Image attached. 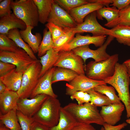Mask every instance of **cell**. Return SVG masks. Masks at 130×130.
<instances>
[{
    "label": "cell",
    "mask_w": 130,
    "mask_h": 130,
    "mask_svg": "<svg viewBox=\"0 0 130 130\" xmlns=\"http://www.w3.org/2000/svg\"><path fill=\"white\" fill-rule=\"evenodd\" d=\"M90 3L96 2L104 6H108L112 3V0H89Z\"/></svg>",
    "instance_id": "46"
},
{
    "label": "cell",
    "mask_w": 130,
    "mask_h": 130,
    "mask_svg": "<svg viewBox=\"0 0 130 130\" xmlns=\"http://www.w3.org/2000/svg\"><path fill=\"white\" fill-rule=\"evenodd\" d=\"M78 123L102 125L104 123L97 107L91 102L70 103L63 107Z\"/></svg>",
    "instance_id": "2"
},
{
    "label": "cell",
    "mask_w": 130,
    "mask_h": 130,
    "mask_svg": "<svg viewBox=\"0 0 130 130\" xmlns=\"http://www.w3.org/2000/svg\"><path fill=\"white\" fill-rule=\"evenodd\" d=\"M55 67H53L39 78L38 82L29 98H33L40 94H45L57 98L58 96L54 92L52 87V77Z\"/></svg>",
    "instance_id": "15"
},
{
    "label": "cell",
    "mask_w": 130,
    "mask_h": 130,
    "mask_svg": "<svg viewBox=\"0 0 130 130\" xmlns=\"http://www.w3.org/2000/svg\"><path fill=\"white\" fill-rule=\"evenodd\" d=\"M0 130H10L4 125L0 122Z\"/></svg>",
    "instance_id": "50"
},
{
    "label": "cell",
    "mask_w": 130,
    "mask_h": 130,
    "mask_svg": "<svg viewBox=\"0 0 130 130\" xmlns=\"http://www.w3.org/2000/svg\"><path fill=\"white\" fill-rule=\"evenodd\" d=\"M26 27L25 23L13 12L0 17V34L6 35L11 30L18 29L24 30Z\"/></svg>",
    "instance_id": "17"
},
{
    "label": "cell",
    "mask_w": 130,
    "mask_h": 130,
    "mask_svg": "<svg viewBox=\"0 0 130 130\" xmlns=\"http://www.w3.org/2000/svg\"><path fill=\"white\" fill-rule=\"evenodd\" d=\"M16 68L12 64L0 61V77L3 76Z\"/></svg>",
    "instance_id": "40"
},
{
    "label": "cell",
    "mask_w": 130,
    "mask_h": 130,
    "mask_svg": "<svg viewBox=\"0 0 130 130\" xmlns=\"http://www.w3.org/2000/svg\"><path fill=\"white\" fill-rule=\"evenodd\" d=\"M97 18L96 11L90 13L85 18L82 23L77 24L73 28L74 32L76 34L89 32L91 33L94 36L110 35L111 33L110 29H107L101 26L97 21Z\"/></svg>",
    "instance_id": "8"
},
{
    "label": "cell",
    "mask_w": 130,
    "mask_h": 130,
    "mask_svg": "<svg viewBox=\"0 0 130 130\" xmlns=\"http://www.w3.org/2000/svg\"><path fill=\"white\" fill-rule=\"evenodd\" d=\"M119 24L130 25V4L119 11Z\"/></svg>",
    "instance_id": "38"
},
{
    "label": "cell",
    "mask_w": 130,
    "mask_h": 130,
    "mask_svg": "<svg viewBox=\"0 0 130 130\" xmlns=\"http://www.w3.org/2000/svg\"><path fill=\"white\" fill-rule=\"evenodd\" d=\"M103 6L97 2L89 3L72 9L68 13L79 24L83 22L85 18L89 14Z\"/></svg>",
    "instance_id": "19"
},
{
    "label": "cell",
    "mask_w": 130,
    "mask_h": 130,
    "mask_svg": "<svg viewBox=\"0 0 130 130\" xmlns=\"http://www.w3.org/2000/svg\"><path fill=\"white\" fill-rule=\"evenodd\" d=\"M16 113L22 130H30L32 124L34 121L32 117L26 116L18 110Z\"/></svg>",
    "instance_id": "37"
},
{
    "label": "cell",
    "mask_w": 130,
    "mask_h": 130,
    "mask_svg": "<svg viewBox=\"0 0 130 130\" xmlns=\"http://www.w3.org/2000/svg\"><path fill=\"white\" fill-rule=\"evenodd\" d=\"M107 36H94L89 35H82L80 33H77L69 43L61 49L59 52L72 50L77 47L90 44H93L96 47H100L105 42Z\"/></svg>",
    "instance_id": "14"
},
{
    "label": "cell",
    "mask_w": 130,
    "mask_h": 130,
    "mask_svg": "<svg viewBox=\"0 0 130 130\" xmlns=\"http://www.w3.org/2000/svg\"><path fill=\"white\" fill-rule=\"evenodd\" d=\"M118 60V55L116 54L110 55L104 61L98 62L91 61L85 66L86 76L93 80L104 81L113 75Z\"/></svg>",
    "instance_id": "4"
},
{
    "label": "cell",
    "mask_w": 130,
    "mask_h": 130,
    "mask_svg": "<svg viewBox=\"0 0 130 130\" xmlns=\"http://www.w3.org/2000/svg\"><path fill=\"white\" fill-rule=\"evenodd\" d=\"M97 18L103 20V18L106 20L107 22L104 26L111 28L119 24V11L116 7L104 6L96 11Z\"/></svg>",
    "instance_id": "20"
},
{
    "label": "cell",
    "mask_w": 130,
    "mask_h": 130,
    "mask_svg": "<svg viewBox=\"0 0 130 130\" xmlns=\"http://www.w3.org/2000/svg\"><path fill=\"white\" fill-rule=\"evenodd\" d=\"M6 35L13 40L19 47L25 50L33 59L34 60H38L30 47L22 38L19 29H15L10 30Z\"/></svg>",
    "instance_id": "27"
},
{
    "label": "cell",
    "mask_w": 130,
    "mask_h": 130,
    "mask_svg": "<svg viewBox=\"0 0 130 130\" xmlns=\"http://www.w3.org/2000/svg\"><path fill=\"white\" fill-rule=\"evenodd\" d=\"M61 107L57 98L48 96L32 117L34 121L49 128L54 127L58 122Z\"/></svg>",
    "instance_id": "3"
},
{
    "label": "cell",
    "mask_w": 130,
    "mask_h": 130,
    "mask_svg": "<svg viewBox=\"0 0 130 130\" xmlns=\"http://www.w3.org/2000/svg\"><path fill=\"white\" fill-rule=\"evenodd\" d=\"M110 35L120 44L130 46V25L119 24L110 29Z\"/></svg>",
    "instance_id": "23"
},
{
    "label": "cell",
    "mask_w": 130,
    "mask_h": 130,
    "mask_svg": "<svg viewBox=\"0 0 130 130\" xmlns=\"http://www.w3.org/2000/svg\"><path fill=\"white\" fill-rule=\"evenodd\" d=\"M73 28H70L66 30L65 33L54 42L53 49L59 52L60 50L69 43L75 37L76 34Z\"/></svg>",
    "instance_id": "33"
},
{
    "label": "cell",
    "mask_w": 130,
    "mask_h": 130,
    "mask_svg": "<svg viewBox=\"0 0 130 130\" xmlns=\"http://www.w3.org/2000/svg\"><path fill=\"white\" fill-rule=\"evenodd\" d=\"M45 26L50 32L54 42L66 32L61 28L52 23L47 22Z\"/></svg>",
    "instance_id": "36"
},
{
    "label": "cell",
    "mask_w": 130,
    "mask_h": 130,
    "mask_svg": "<svg viewBox=\"0 0 130 130\" xmlns=\"http://www.w3.org/2000/svg\"><path fill=\"white\" fill-rule=\"evenodd\" d=\"M11 7L13 13L22 20L26 26H38V9L33 0H12Z\"/></svg>",
    "instance_id": "5"
},
{
    "label": "cell",
    "mask_w": 130,
    "mask_h": 130,
    "mask_svg": "<svg viewBox=\"0 0 130 130\" xmlns=\"http://www.w3.org/2000/svg\"><path fill=\"white\" fill-rule=\"evenodd\" d=\"M84 92L81 91H76L70 96V98L72 100L75 99L77 101L78 104H84L83 100Z\"/></svg>",
    "instance_id": "43"
},
{
    "label": "cell",
    "mask_w": 130,
    "mask_h": 130,
    "mask_svg": "<svg viewBox=\"0 0 130 130\" xmlns=\"http://www.w3.org/2000/svg\"><path fill=\"white\" fill-rule=\"evenodd\" d=\"M38 9L39 22L43 24L47 22L51 11L53 0H33Z\"/></svg>",
    "instance_id": "26"
},
{
    "label": "cell",
    "mask_w": 130,
    "mask_h": 130,
    "mask_svg": "<svg viewBox=\"0 0 130 130\" xmlns=\"http://www.w3.org/2000/svg\"><path fill=\"white\" fill-rule=\"evenodd\" d=\"M123 63L126 67L130 77V58L124 61Z\"/></svg>",
    "instance_id": "48"
},
{
    "label": "cell",
    "mask_w": 130,
    "mask_h": 130,
    "mask_svg": "<svg viewBox=\"0 0 130 130\" xmlns=\"http://www.w3.org/2000/svg\"><path fill=\"white\" fill-rule=\"evenodd\" d=\"M55 2L68 13L72 9L89 3L86 0H55Z\"/></svg>",
    "instance_id": "35"
},
{
    "label": "cell",
    "mask_w": 130,
    "mask_h": 130,
    "mask_svg": "<svg viewBox=\"0 0 130 130\" xmlns=\"http://www.w3.org/2000/svg\"><path fill=\"white\" fill-rule=\"evenodd\" d=\"M127 125V123L125 122L117 125H112L104 123L103 126L105 130H121Z\"/></svg>",
    "instance_id": "44"
},
{
    "label": "cell",
    "mask_w": 130,
    "mask_h": 130,
    "mask_svg": "<svg viewBox=\"0 0 130 130\" xmlns=\"http://www.w3.org/2000/svg\"><path fill=\"white\" fill-rule=\"evenodd\" d=\"M106 84L104 81L90 78L85 74L78 75L66 85V94L70 96L78 91L87 92L99 85Z\"/></svg>",
    "instance_id": "12"
},
{
    "label": "cell",
    "mask_w": 130,
    "mask_h": 130,
    "mask_svg": "<svg viewBox=\"0 0 130 130\" xmlns=\"http://www.w3.org/2000/svg\"><path fill=\"white\" fill-rule=\"evenodd\" d=\"M58 52L52 49L47 51L45 55L39 58L42 65L39 78L54 67L58 59Z\"/></svg>",
    "instance_id": "25"
},
{
    "label": "cell",
    "mask_w": 130,
    "mask_h": 130,
    "mask_svg": "<svg viewBox=\"0 0 130 130\" xmlns=\"http://www.w3.org/2000/svg\"><path fill=\"white\" fill-rule=\"evenodd\" d=\"M104 81L111 85L117 91L118 96L125 107L127 117L130 118V77L125 66L123 63H117L113 75Z\"/></svg>",
    "instance_id": "1"
},
{
    "label": "cell",
    "mask_w": 130,
    "mask_h": 130,
    "mask_svg": "<svg viewBox=\"0 0 130 130\" xmlns=\"http://www.w3.org/2000/svg\"><path fill=\"white\" fill-rule=\"evenodd\" d=\"M30 130H49V128L34 121L31 125Z\"/></svg>",
    "instance_id": "45"
},
{
    "label": "cell",
    "mask_w": 130,
    "mask_h": 130,
    "mask_svg": "<svg viewBox=\"0 0 130 130\" xmlns=\"http://www.w3.org/2000/svg\"><path fill=\"white\" fill-rule=\"evenodd\" d=\"M0 60L15 65L16 69L23 73L35 61L24 50L16 52L0 51Z\"/></svg>",
    "instance_id": "11"
},
{
    "label": "cell",
    "mask_w": 130,
    "mask_h": 130,
    "mask_svg": "<svg viewBox=\"0 0 130 130\" xmlns=\"http://www.w3.org/2000/svg\"><path fill=\"white\" fill-rule=\"evenodd\" d=\"M78 75L77 72L70 69L55 67L52 75V83L53 84L62 81L69 82Z\"/></svg>",
    "instance_id": "28"
},
{
    "label": "cell",
    "mask_w": 130,
    "mask_h": 130,
    "mask_svg": "<svg viewBox=\"0 0 130 130\" xmlns=\"http://www.w3.org/2000/svg\"><path fill=\"white\" fill-rule=\"evenodd\" d=\"M7 89L5 85L0 80V94L4 92Z\"/></svg>",
    "instance_id": "49"
},
{
    "label": "cell",
    "mask_w": 130,
    "mask_h": 130,
    "mask_svg": "<svg viewBox=\"0 0 130 130\" xmlns=\"http://www.w3.org/2000/svg\"><path fill=\"white\" fill-rule=\"evenodd\" d=\"M100 130H105L104 129L103 127H101Z\"/></svg>",
    "instance_id": "52"
},
{
    "label": "cell",
    "mask_w": 130,
    "mask_h": 130,
    "mask_svg": "<svg viewBox=\"0 0 130 130\" xmlns=\"http://www.w3.org/2000/svg\"><path fill=\"white\" fill-rule=\"evenodd\" d=\"M47 22L53 23L65 31L75 28L77 25L69 13L55 1L52 4L51 11Z\"/></svg>",
    "instance_id": "10"
},
{
    "label": "cell",
    "mask_w": 130,
    "mask_h": 130,
    "mask_svg": "<svg viewBox=\"0 0 130 130\" xmlns=\"http://www.w3.org/2000/svg\"><path fill=\"white\" fill-rule=\"evenodd\" d=\"M126 121L127 123L130 124V118H128V119L126 120Z\"/></svg>",
    "instance_id": "51"
},
{
    "label": "cell",
    "mask_w": 130,
    "mask_h": 130,
    "mask_svg": "<svg viewBox=\"0 0 130 130\" xmlns=\"http://www.w3.org/2000/svg\"><path fill=\"white\" fill-rule=\"evenodd\" d=\"M22 49L6 35L0 34V51L16 52Z\"/></svg>",
    "instance_id": "34"
},
{
    "label": "cell",
    "mask_w": 130,
    "mask_h": 130,
    "mask_svg": "<svg viewBox=\"0 0 130 130\" xmlns=\"http://www.w3.org/2000/svg\"><path fill=\"white\" fill-rule=\"evenodd\" d=\"M93 89L107 97L112 104H118L122 102L116 95L114 88L112 86H108L107 84H101L97 86Z\"/></svg>",
    "instance_id": "31"
},
{
    "label": "cell",
    "mask_w": 130,
    "mask_h": 130,
    "mask_svg": "<svg viewBox=\"0 0 130 130\" xmlns=\"http://www.w3.org/2000/svg\"><path fill=\"white\" fill-rule=\"evenodd\" d=\"M87 92L91 96V99L90 102L97 107L108 106L112 104L110 99L106 96L95 91L93 89Z\"/></svg>",
    "instance_id": "32"
},
{
    "label": "cell",
    "mask_w": 130,
    "mask_h": 130,
    "mask_svg": "<svg viewBox=\"0 0 130 130\" xmlns=\"http://www.w3.org/2000/svg\"><path fill=\"white\" fill-rule=\"evenodd\" d=\"M41 69L40 60L38 59L23 73L20 87L17 92L20 98H29L38 82Z\"/></svg>",
    "instance_id": "6"
},
{
    "label": "cell",
    "mask_w": 130,
    "mask_h": 130,
    "mask_svg": "<svg viewBox=\"0 0 130 130\" xmlns=\"http://www.w3.org/2000/svg\"><path fill=\"white\" fill-rule=\"evenodd\" d=\"M20 98L16 92L8 89L0 94V114H4L11 110H17Z\"/></svg>",
    "instance_id": "18"
},
{
    "label": "cell",
    "mask_w": 130,
    "mask_h": 130,
    "mask_svg": "<svg viewBox=\"0 0 130 130\" xmlns=\"http://www.w3.org/2000/svg\"><path fill=\"white\" fill-rule=\"evenodd\" d=\"M54 67L69 69L78 75L85 74V66L83 59L72 50L59 52L58 59Z\"/></svg>",
    "instance_id": "9"
},
{
    "label": "cell",
    "mask_w": 130,
    "mask_h": 130,
    "mask_svg": "<svg viewBox=\"0 0 130 130\" xmlns=\"http://www.w3.org/2000/svg\"><path fill=\"white\" fill-rule=\"evenodd\" d=\"M34 28L31 26H27L26 29L20 30V32L23 39L28 45L35 54L38 53L42 39L39 32H37L35 35L33 34L32 31Z\"/></svg>",
    "instance_id": "22"
},
{
    "label": "cell",
    "mask_w": 130,
    "mask_h": 130,
    "mask_svg": "<svg viewBox=\"0 0 130 130\" xmlns=\"http://www.w3.org/2000/svg\"><path fill=\"white\" fill-rule=\"evenodd\" d=\"M48 96L38 95L31 98H20L17 103V110L24 115L32 117L41 107Z\"/></svg>",
    "instance_id": "13"
},
{
    "label": "cell",
    "mask_w": 130,
    "mask_h": 130,
    "mask_svg": "<svg viewBox=\"0 0 130 130\" xmlns=\"http://www.w3.org/2000/svg\"><path fill=\"white\" fill-rule=\"evenodd\" d=\"M91 99V97L90 95L87 92H85L83 100L84 104L90 102Z\"/></svg>",
    "instance_id": "47"
},
{
    "label": "cell",
    "mask_w": 130,
    "mask_h": 130,
    "mask_svg": "<svg viewBox=\"0 0 130 130\" xmlns=\"http://www.w3.org/2000/svg\"><path fill=\"white\" fill-rule=\"evenodd\" d=\"M114 38L112 36H108L103 44L95 50L90 49L89 45H87L77 47L72 50L75 54L82 58L85 66L86 60L89 58H93L96 62L104 61L108 59L110 55L106 52V49Z\"/></svg>",
    "instance_id": "7"
},
{
    "label": "cell",
    "mask_w": 130,
    "mask_h": 130,
    "mask_svg": "<svg viewBox=\"0 0 130 130\" xmlns=\"http://www.w3.org/2000/svg\"><path fill=\"white\" fill-rule=\"evenodd\" d=\"M12 0H3L0 3V16L12 13L11 7Z\"/></svg>",
    "instance_id": "39"
},
{
    "label": "cell",
    "mask_w": 130,
    "mask_h": 130,
    "mask_svg": "<svg viewBox=\"0 0 130 130\" xmlns=\"http://www.w3.org/2000/svg\"><path fill=\"white\" fill-rule=\"evenodd\" d=\"M77 122L63 107L60 110L58 122L56 125L49 128V130H71Z\"/></svg>",
    "instance_id": "24"
},
{
    "label": "cell",
    "mask_w": 130,
    "mask_h": 130,
    "mask_svg": "<svg viewBox=\"0 0 130 130\" xmlns=\"http://www.w3.org/2000/svg\"><path fill=\"white\" fill-rule=\"evenodd\" d=\"M23 73L17 71L16 68L0 77V80L8 90L17 92L20 88Z\"/></svg>",
    "instance_id": "21"
},
{
    "label": "cell",
    "mask_w": 130,
    "mask_h": 130,
    "mask_svg": "<svg viewBox=\"0 0 130 130\" xmlns=\"http://www.w3.org/2000/svg\"><path fill=\"white\" fill-rule=\"evenodd\" d=\"M54 42L51 33L46 28L43 31V36L39 46L37 55L39 57L45 55L49 50L53 49Z\"/></svg>",
    "instance_id": "30"
},
{
    "label": "cell",
    "mask_w": 130,
    "mask_h": 130,
    "mask_svg": "<svg viewBox=\"0 0 130 130\" xmlns=\"http://www.w3.org/2000/svg\"><path fill=\"white\" fill-rule=\"evenodd\" d=\"M16 111L12 110L4 114H0V122L10 130H22Z\"/></svg>",
    "instance_id": "29"
},
{
    "label": "cell",
    "mask_w": 130,
    "mask_h": 130,
    "mask_svg": "<svg viewBox=\"0 0 130 130\" xmlns=\"http://www.w3.org/2000/svg\"><path fill=\"white\" fill-rule=\"evenodd\" d=\"M130 4V0H112L110 6H114L120 11L124 8Z\"/></svg>",
    "instance_id": "41"
},
{
    "label": "cell",
    "mask_w": 130,
    "mask_h": 130,
    "mask_svg": "<svg viewBox=\"0 0 130 130\" xmlns=\"http://www.w3.org/2000/svg\"><path fill=\"white\" fill-rule=\"evenodd\" d=\"M71 130H96L91 124L77 123Z\"/></svg>",
    "instance_id": "42"
},
{
    "label": "cell",
    "mask_w": 130,
    "mask_h": 130,
    "mask_svg": "<svg viewBox=\"0 0 130 130\" xmlns=\"http://www.w3.org/2000/svg\"><path fill=\"white\" fill-rule=\"evenodd\" d=\"M124 106L122 103L102 106L100 113L104 123L115 125L120 120Z\"/></svg>",
    "instance_id": "16"
}]
</instances>
